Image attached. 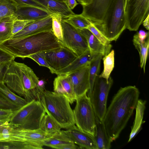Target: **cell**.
<instances>
[{
  "label": "cell",
  "mask_w": 149,
  "mask_h": 149,
  "mask_svg": "<svg viewBox=\"0 0 149 149\" xmlns=\"http://www.w3.org/2000/svg\"><path fill=\"white\" fill-rule=\"evenodd\" d=\"M140 94L135 86L121 87L107 109L103 122L111 142L117 139L135 109Z\"/></svg>",
  "instance_id": "6da1fadb"
},
{
  "label": "cell",
  "mask_w": 149,
  "mask_h": 149,
  "mask_svg": "<svg viewBox=\"0 0 149 149\" xmlns=\"http://www.w3.org/2000/svg\"><path fill=\"white\" fill-rule=\"evenodd\" d=\"M15 129L24 137L25 141L33 144L41 145L43 146L42 142L52 135L47 134L40 129L34 130Z\"/></svg>",
  "instance_id": "603a6c76"
},
{
  "label": "cell",
  "mask_w": 149,
  "mask_h": 149,
  "mask_svg": "<svg viewBox=\"0 0 149 149\" xmlns=\"http://www.w3.org/2000/svg\"><path fill=\"white\" fill-rule=\"evenodd\" d=\"M9 123L8 122H4L3 121H0V126L8 124Z\"/></svg>",
  "instance_id": "681fc988"
},
{
  "label": "cell",
  "mask_w": 149,
  "mask_h": 149,
  "mask_svg": "<svg viewBox=\"0 0 149 149\" xmlns=\"http://www.w3.org/2000/svg\"><path fill=\"white\" fill-rule=\"evenodd\" d=\"M62 45L52 30L22 38L10 39L0 44V47L15 58L24 59L30 55L53 49Z\"/></svg>",
  "instance_id": "7a4b0ae2"
},
{
  "label": "cell",
  "mask_w": 149,
  "mask_h": 149,
  "mask_svg": "<svg viewBox=\"0 0 149 149\" xmlns=\"http://www.w3.org/2000/svg\"><path fill=\"white\" fill-rule=\"evenodd\" d=\"M14 111L11 109L0 108V121L9 122Z\"/></svg>",
  "instance_id": "ab89813d"
},
{
  "label": "cell",
  "mask_w": 149,
  "mask_h": 149,
  "mask_svg": "<svg viewBox=\"0 0 149 149\" xmlns=\"http://www.w3.org/2000/svg\"><path fill=\"white\" fill-rule=\"evenodd\" d=\"M54 92L61 94L65 97L70 104L76 101L77 97L68 74L58 75L53 82Z\"/></svg>",
  "instance_id": "2e32d148"
},
{
  "label": "cell",
  "mask_w": 149,
  "mask_h": 149,
  "mask_svg": "<svg viewBox=\"0 0 149 149\" xmlns=\"http://www.w3.org/2000/svg\"><path fill=\"white\" fill-rule=\"evenodd\" d=\"M0 91L10 100L21 107L28 103L24 98L13 92L4 83H0Z\"/></svg>",
  "instance_id": "1f68e13d"
},
{
  "label": "cell",
  "mask_w": 149,
  "mask_h": 149,
  "mask_svg": "<svg viewBox=\"0 0 149 149\" xmlns=\"http://www.w3.org/2000/svg\"><path fill=\"white\" fill-rule=\"evenodd\" d=\"M102 57L101 54H97L92 59L90 62L89 69L90 88L87 92V95L89 97L92 92L96 77L98 75Z\"/></svg>",
  "instance_id": "4316f807"
},
{
  "label": "cell",
  "mask_w": 149,
  "mask_h": 149,
  "mask_svg": "<svg viewBox=\"0 0 149 149\" xmlns=\"http://www.w3.org/2000/svg\"><path fill=\"white\" fill-rule=\"evenodd\" d=\"M96 55H92L88 49L77 56L67 66L61 70L55 71L54 73L57 75L70 74L90 64L92 59Z\"/></svg>",
  "instance_id": "d6986e66"
},
{
  "label": "cell",
  "mask_w": 149,
  "mask_h": 149,
  "mask_svg": "<svg viewBox=\"0 0 149 149\" xmlns=\"http://www.w3.org/2000/svg\"><path fill=\"white\" fill-rule=\"evenodd\" d=\"M15 58L13 55L0 47V63L11 62Z\"/></svg>",
  "instance_id": "60d3db41"
},
{
  "label": "cell",
  "mask_w": 149,
  "mask_h": 149,
  "mask_svg": "<svg viewBox=\"0 0 149 149\" xmlns=\"http://www.w3.org/2000/svg\"><path fill=\"white\" fill-rule=\"evenodd\" d=\"M16 18L14 14L6 17L0 20V44L12 38L13 24Z\"/></svg>",
  "instance_id": "484cf974"
},
{
  "label": "cell",
  "mask_w": 149,
  "mask_h": 149,
  "mask_svg": "<svg viewBox=\"0 0 149 149\" xmlns=\"http://www.w3.org/2000/svg\"><path fill=\"white\" fill-rule=\"evenodd\" d=\"M51 15L43 19L34 21L13 35L11 39L22 38L41 32L52 30Z\"/></svg>",
  "instance_id": "9a60e30c"
},
{
  "label": "cell",
  "mask_w": 149,
  "mask_h": 149,
  "mask_svg": "<svg viewBox=\"0 0 149 149\" xmlns=\"http://www.w3.org/2000/svg\"><path fill=\"white\" fill-rule=\"evenodd\" d=\"M20 142L11 143L0 142V149H21Z\"/></svg>",
  "instance_id": "7bdbcfd3"
},
{
  "label": "cell",
  "mask_w": 149,
  "mask_h": 149,
  "mask_svg": "<svg viewBox=\"0 0 149 149\" xmlns=\"http://www.w3.org/2000/svg\"><path fill=\"white\" fill-rule=\"evenodd\" d=\"M77 146L73 142L58 146L54 148L56 149H76Z\"/></svg>",
  "instance_id": "ee69618b"
},
{
  "label": "cell",
  "mask_w": 149,
  "mask_h": 149,
  "mask_svg": "<svg viewBox=\"0 0 149 149\" xmlns=\"http://www.w3.org/2000/svg\"><path fill=\"white\" fill-rule=\"evenodd\" d=\"M81 5H87L91 3L93 0H77Z\"/></svg>",
  "instance_id": "c3c4849f"
},
{
  "label": "cell",
  "mask_w": 149,
  "mask_h": 149,
  "mask_svg": "<svg viewBox=\"0 0 149 149\" xmlns=\"http://www.w3.org/2000/svg\"><path fill=\"white\" fill-rule=\"evenodd\" d=\"M146 104L145 101L141 99L138 100L135 109V118L131 128L128 142H129L132 140L138 132L141 127L143 117Z\"/></svg>",
  "instance_id": "d4e9b609"
},
{
  "label": "cell",
  "mask_w": 149,
  "mask_h": 149,
  "mask_svg": "<svg viewBox=\"0 0 149 149\" xmlns=\"http://www.w3.org/2000/svg\"><path fill=\"white\" fill-rule=\"evenodd\" d=\"M39 101L46 113L62 128L67 129L75 125L73 110L64 96L45 89L40 94Z\"/></svg>",
  "instance_id": "277c9868"
},
{
  "label": "cell",
  "mask_w": 149,
  "mask_h": 149,
  "mask_svg": "<svg viewBox=\"0 0 149 149\" xmlns=\"http://www.w3.org/2000/svg\"><path fill=\"white\" fill-rule=\"evenodd\" d=\"M10 0L13 2L15 7L18 6H32L38 8L45 11L52 13L47 8L40 4L35 0Z\"/></svg>",
  "instance_id": "e575fe53"
},
{
  "label": "cell",
  "mask_w": 149,
  "mask_h": 149,
  "mask_svg": "<svg viewBox=\"0 0 149 149\" xmlns=\"http://www.w3.org/2000/svg\"><path fill=\"white\" fill-rule=\"evenodd\" d=\"M127 0H126L125 5H126V2H127Z\"/></svg>",
  "instance_id": "816d5d0a"
},
{
  "label": "cell",
  "mask_w": 149,
  "mask_h": 149,
  "mask_svg": "<svg viewBox=\"0 0 149 149\" xmlns=\"http://www.w3.org/2000/svg\"><path fill=\"white\" fill-rule=\"evenodd\" d=\"M46 113L40 101L34 100L14 111L9 124L14 129L38 130Z\"/></svg>",
  "instance_id": "8992f818"
},
{
  "label": "cell",
  "mask_w": 149,
  "mask_h": 149,
  "mask_svg": "<svg viewBox=\"0 0 149 149\" xmlns=\"http://www.w3.org/2000/svg\"><path fill=\"white\" fill-rule=\"evenodd\" d=\"M61 127L47 114L43 117L40 129L47 134L53 135L61 131Z\"/></svg>",
  "instance_id": "f1b7e54d"
},
{
  "label": "cell",
  "mask_w": 149,
  "mask_h": 149,
  "mask_svg": "<svg viewBox=\"0 0 149 149\" xmlns=\"http://www.w3.org/2000/svg\"><path fill=\"white\" fill-rule=\"evenodd\" d=\"M21 107L8 98L0 91V108L16 110Z\"/></svg>",
  "instance_id": "d590c367"
},
{
  "label": "cell",
  "mask_w": 149,
  "mask_h": 149,
  "mask_svg": "<svg viewBox=\"0 0 149 149\" xmlns=\"http://www.w3.org/2000/svg\"><path fill=\"white\" fill-rule=\"evenodd\" d=\"M73 142L72 140L61 130L53 134L50 138L42 142L43 146L52 148L57 146Z\"/></svg>",
  "instance_id": "83f0119b"
},
{
  "label": "cell",
  "mask_w": 149,
  "mask_h": 149,
  "mask_svg": "<svg viewBox=\"0 0 149 149\" xmlns=\"http://www.w3.org/2000/svg\"><path fill=\"white\" fill-rule=\"evenodd\" d=\"M11 62L0 63V83H4L6 73Z\"/></svg>",
  "instance_id": "b9f144b4"
},
{
  "label": "cell",
  "mask_w": 149,
  "mask_h": 149,
  "mask_svg": "<svg viewBox=\"0 0 149 149\" xmlns=\"http://www.w3.org/2000/svg\"><path fill=\"white\" fill-rule=\"evenodd\" d=\"M15 7L10 0H0V20L14 14Z\"/></svg>",
  "instance_id": "836d02e7"
},
{
  "label": "cell",
  "mask_w": 149,
  "mask_h": 149,
  "mask_svg": "<svg viewBox=\"0 0 149 149\" xmlns=\"http://www.w3.org/2000/svg\"><path fill=\"white\" fill-rule=\"evenodd\" d=\"M50 13L32 6L15 7L14 15L18 19L36 21L47 17Z\"/></svg>",
  "instance_id": "ac0fdd59"
},
{
  "label": "cell",
  "mask_w": 149,
  "mask_h": 149,
  "mask_svg": "<svg viewBox=\"0 0 149 149\" xmlns=\"http://www.w3.org/2000/svg\"><path fill=\"white\" fill-rule=\"evenodd\" d=\"M62 131L81 148L97 149L94 137L82 131L75 125Z\"/></svg>",
  "instance_id": "5bb4252c"
},
{
  "label": "cell",
  "mask_w": 149,
  "mask_h": 149,
  "mask_svg": "<svg viewBox=\"0 0 149 149\" xmlns=\"http://www.w3.org/2000/svg\"><path fill=\"white\" fill-rule=\"evenodd\" d=\"M89 65L90 64L68 74L77 97L87 93L89 89Z\"/></svg>",
  "instance_id": "4fadbf2b"
},
{
  "label": "cell",
  "mask_w": 149,
  "mask_h": 149,
  "mask_svg": "<svg viewBox=\"0 0 149 149\" xmlns=\"http://www.w3.org/2000/svg\"><path fill=\"white\" fill-rule=\"evenodd\" d=\"M149 0H127L125 7L126 29L137 31L149 15Z\"/></svg>",
  "instance_id": "9c48e42d"
},
{
  "label": "cell",
  "mask_w": 149,
  "mask_h": 149,
  "mask_svg": "<svg viewBox=\"0 0 149 149\" xmlns=\"http://www.w3.org/2000/svg\"><path fill=\"white\" fill-rule=\"evenodd\" d=\"M63 29L62 45L78 56L89 49L85 37L77 29L65 22L61 21Z\"/></svg>",
  "instance_id": "30bf717a"
},
{
  "label": "cell",
  "mask_w": 149,
  "mask_h": 149,
  "mask_svg": "<svg viewBox=\"0 0 149 149\" xmlns=\"http://www.w3.org/2000/svg\"><path fill=\"white\" fill-rule=\"evenodd\" d=\"M77 30L86 39L89 49L92 55L100 54L104 57L110 52L112 47L111 44L109 45H103L87 29Z\"/></svg>",
  "instance_id": "e0dca14e"
},
{
  "label": "cell",
  "mask_w": 149,
  "mask_h": 149,
  "mask_svg": "<svg viewBox=\"0 0 149 149\" xmlns=\"http://www.w3.org/2000/svg\"><path fill=\"white\" fill-rule=\"evenodd\" d=\"M73 111L74 123L82 131L94 137L96 117L90 97L87 93L77 97Z\"/></svg>",
  "instance_id": "52a82bcc"
},
{
  "label": "cell",
  "mask_w": 149,
  "mask_h": 149,
  "mask_svg": "<svg viewBox=\"0 0 149 149\" xmlns=\"http://www.w3.org/2000/svg\"><path fill=\"white\" fill-rule=\"evenodd\" d=\"M94 139L97 149H109L111 141L107 133L102 121L96 118Z\"/></svg>",
  "instance_id": "7402d4cb"
},
{
  "label": "cell",
  "mask_w": 149,
  "mask_h": 149,
  "mask_svg": "<svg viewBox=\"0 0 149 149\" xmlns=\"http://www.w3.org/2000/svg\"><path fill=\"white\" fill-rule=\"evenodd\" d=\"M142 24L144 27L148 30L149 29V15L143 21Z\"/></svg>",
  "instance_id": "7dc6e473"
},
{
  "label": "cell",
  "mask_w": 149,
  "mask_h": 149,
  "mask_svg": "<svg viewBox=\"0 0 149 149\" xmlns=\"http://www.w3.org/2000/svg\"><path fill=\"white\" fill-rule=\"evenodd\" d=\"M45 82L43 80H39L36 87L40 91H44L45 89Z\"/></svg>",
  "instance_id": "bcb514c9"
},
{
  "label": "cell",
  "mask_w": 149,
  "mask_h": 149,
  "mask_svg": "<svg viewBox=\"0 0 149 149\" xmlns=\"http://www.w3.org/2000/svg\"><path fill=\"white\" fill-rule=\"evenodd\" d=\"M63 20L77 29H86L91 22L80 14H73Z\"/></svg>",
  "instance_id": "4dcf8cb0"
},
{
  "label": "cell",
  "mask_w": 149,
  "mask_h": 149,
  "mask_svg": "<svg viewBox=\"0 0 149 149\" xmlns=\"http://www.w3.org/2000/svg\"><path fill=\"white\" fill-rule=\"evenodd\" d=\"M27 58H30L34 60L39 65L48 68L52 73H54V71L52 69L46 61L44 52L38 53L30 55Z\"/></svg>",
  "instance_id": "8d00e7d4"
},
{
  "label": "cell",
  "mask_w": 149,
  "mask_h": 149,
  "mask_svg": "<svg viewBox=\"0 0 149 149\" xmlns=\"http://www.w3.org/2000/svg\"><path fill=\"white\" fill-rule=\"evenodd\" d=\"M25 141L24 137L9 123L0 126V142L17 143Z\"/></svg>",
  "instance_id": "cb8c5ba5"
},
{
  "label": "cell",
  "mask_w": 149,
  "mask_h": 149,
  "mask_svg": "<svg viewBox=\"0 0 149 149\" xmlns=\"http://www.w3.org/2000/svg\"><path fill=\"white\" fill-rule=\"evenodd\" d=\"M86 29L89 30L103 45H111V42L107 40L92 23H91Z\"/></svg>",
  "instance_id": "f35d334b"
},
{
  "label": "cell",
  "mask_w": 149,
  "mask_h": 149,
  "mask_svg": "<svg viewBox=\"0 0 149 149\" xmlns=\"http://www.w3.org/2000/svg\"><path fill=\"white\" fill-rule=\"evenodd\" d=\"M52 19V30L55 36L61 42L63 40V29L61 21L63 18L58 13L51 15Z\"/></svg>",
  "instance_id": "d6a6232c"
},
{
  "label": "cell",
  "mask_w": 149,
  "mask_h": 149,
  "mask_svg": "<svg viewBox=\"0 0 149 149\" xmlns=\"http://www.w3.org/2000/svg\"><path fill=\"white\" fill-rule=\"evenodd\" d=\"M34 21L33 20L19 19L16 18L13 24L12 29L13 36Z\"/></svg>",
  "instance_id": "74e56055"
},
{
  "label": "cell",
  "mask_w": 149,
  "mask_h": 149,
  "mask_svg": "<svg viewBox=\"0 0 149 149\" xmlns=\"http://www.w3.org/2000/svg\"><path fill=\"white\" fill-rule=\"evenodd\" d=\"M103 70L99 77L109 80L114 66V51L112 50L107 55L103 57Z\"/></svg>",
  "instance_id": "f546056e"
},
{
  "label": "cell",
  "mask_w": 149,
  "mask_h": 149,
  "mask_svg": "<svg viewBox=\"0 0 149 149\" xmlns=\"http://www.w3.org/2000/svg\"><path fill=\"white\" fill-rule=\"evenodd\" d=\"M47 8L52 13L60 14L66 19L75 13L68 7L66 2L56 0H35Z\"/></svg>",
  "instance_id": "44dd1931"
},
{
  "label": "cell",
  "mask_w": 149,
  "mask_h": 149,
  "mask_svg": "<svg viewBox=\"0 0 149 149\" xmlns=\"http://www.w3.org/2000/svg\"><path fill=\"white\" fill-rule=\"evenodd\" d=\"M133 42L139 54L140 67L143 68L145 73L149 47V36L146 37L143 34L137 32L133 36Z\"/></svg>",
  "instance_id": "ffe728a7"
},
{
  "label": "cell",
  "mask_w": 149,
  "mask_h": 149,
  "mask_svg": "<svg viewBox=\"0 0 149 149\" xmlns=\"http://www.w3.org/2000/svg\"><path fill=\"white\" fill-rule=\"evenodd\" d=\"M60 1H63L66 2V0H56Z\"/></svg>",
  "instance_id": "f907efd6"
},
{
  "label": "cell",
  "mask_w": 149,
  "mask_h": 149,
  "mask_svg": "<svg viewBox=\"0 0 149 149\" xmlns=\"http://www.w3.org/2000/svg\"><path fill=\"white\" fill-rule=\"evenodd\" d=\"M44 53L47 63L54 72L67 66L77 57L63 45L57 48L44 52Z\"/></svg>",
  "instance_id": "8fae6325"
},
{
  "label": "cell",
  "mask_w": 149,
  "mask_h": 149,
  "mask_svg": "<svg viewBox=\"0 0 149 149\" xmlns=\"http://www.w3.org/2000/svg\"><path fill=\"white\" fill-rule=\"evenodd\" d=\"M113 0H93L87 5H82L81 14L95 27L102 22L105 14Z\"/></svg>",
  "instance_id": "7c38bea8"
},
{
  "label": "cell",
  "mask_w": 149,
  "mask_h": 149,
  "mask_svg": "<svg viewBox=\"0 0 149 149\" xmlns=\"http://www.w3.org/2000/svg\"><path fill=\"white\" fill-rule=\"evenodd\" d=\"M66 3L69 8L71 10L78 4L76 0H66Z\"/></svg>",
  "instance_id": "f6af8a7d"
},
{
  "label": "cell",
  "mask_w": 149,
  "mask_h": 149,
  "mask_svg": "<svg viewBox=\"0 0 149 149\" xmlns=\"http://www.w3.org/2000/svg\"><path fill=\"white\" fill-rule=\"evenodd\" d=\"M126 0H113L102 22L95 27L109 41H116L126 29Z\"/></svg>",
  "instance_id": "5b68a950"
},
{
  "label": "cell",
  "mask_w": 149,
  "mask_h": 149,
  "mask_svg": "<svg viewBox=\"0 0 149 149\" xmlns=\"http://www.w3.org/2000/svg\"><path fill=\"white\" fill-rule=\"evenodd\" d=\"M39 78L33 70L24 63L13 60L6 73L4 83L10 90L25 99L28 102L38 100L36 87Z\"/></svg>",
  "instance_id": "3957f363"
},
{
  "label": "cell",
  "mask_w": 149,
  "mask_h": 149,
  "mask_svg": "<svg viewBox=\"0 0 149 149\" xmlns=\"http://www.w3.org/2000/svg\"><path fill=\"white\" fill-rule=\"evenodd\" d=\"M113 81L110 77L109 80L96 77L91 94L89 97L96 118L103 121L107 110L108 95L113 84Z\"/></svg>",
  "instance_id": "ba28073f"
}]
</instances>
